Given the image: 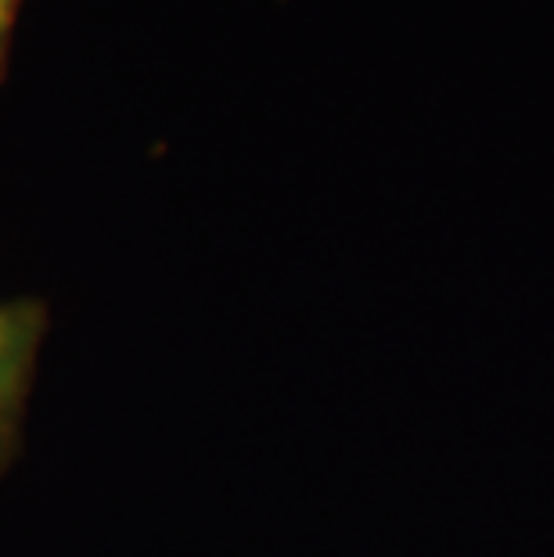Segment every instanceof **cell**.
<instances>
[{
	"instance_id": "obj_2",
	"label": "cell",
	"mask_w": 554,
	"mask_h": 557,
	"mask_svg": "<svg viewBox=\"0 0 554 557\" xmlns=\"http://www.w3.org/2000/svg\"><path fill=\"white\" fill-rule=\"evenodd\" d=\"M22 0H0V79L8 69V47H11V29H15Z\"/></svg>"
},
{
	"instance_id": "obj_1",
	"label": "cell",
	"mask_w": 554,
	"mask_h": 557,
	"mask_svg": "<svg viewBox=\"0 0 554 557\" xmlns=\"http://www.w3.org/2000/svg\"><path fill=\"white\" fill-rule=\"evenodd\" d=\"M47 335V306L40 299H0V475L22 446V421Z\"/></svg>"
}]
</instances>
